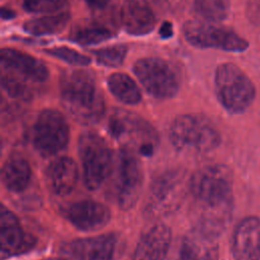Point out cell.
<instances>
[{
	"mask_svg": "<svg viewBox=\"0 0 260 260\" xmlns=\"http://www.w3.org/2000/svg\"><path fill=\"white\" fill-rule=\"evenodd\" d=\"M233 173L224 165L207 166L191 178L196 228L216 236L225 229L233 209Z\"/></svg>",
	"mask_w": 260,
	"mask_h": 260,
	"instance_id": "1",
	"label": "cell"
},
{
	"mask_svg": "<svg viewBox=\"0 0 260 260\" xmlns=\"http://www.w3.org/2000/svg\"><path fill=\"white\" fill-rule=\"evenodd\" d=\"M60 95L65 110L80 124L96 123L105 114L104 95L87 70L65 71L60 79Z\"/></svg>",
	"mask_w": 260,
	"mask_h": 260,
	"instance_id": "2",
	"label": "cell"
},
{
	"mask_svg": "<svg viewBox=\"0 0 260 260\" xmlns=\"http://www.w3.org/2000/svg\"><path fill=\"white\" fill-rule=\"evenodd\" d=\"M111 136L121 149L137 156L150 157L158 147V133L141 116L123 109L112 113L108 123Z\"/></svg>",
	"mask_w": 260,
	"mask_h": 260,
	"instance_id": "3",
	"label": "cell"
},
{
	"mask_svg": "<svg viewBox=\"0 0 260 260\" xmlns=\"http://www.w3.org/2000/svg\"><path fill=\"white\" fill-rule=\"evenodd\" d=\"M173 146L187 153H206L220 143V134L215 125L206 117L186 114L177 117L170 127Z\"/></svg>",
	"mask_w": 260,
	"mask_h": 260,
	"instance_id": "4",
	"label": "cell"
},
{
	"mask_svg": "<svg viewBox=\"0 0 260 260\" xmlns=\"http://www.w3.org/2000/svg\"><path fill=\"white\" fill-rule=\"evenodd\" d=\"M214 86L219 103L233 114L245 112L256 96L254 83L234 63H222L217 66L214 74Z\"/></svg>",
	"mask_w": 260,
	"mask_h": 260,
	"instance_id": "5",
	"label": "cell"
},
{
	"mask_svg": "<svg viewBox=\"0 0 260 260\" xmlns=\"http://www.w3.org/2000/svg\"><path fill=\"white\" fill-rule=\"evenodd\" d=\"M78 152L84 185L89 190L99 189L113 172L115 160L111 148L102 136L89 131L80 135Z\"/></svg>",
	"mask_w": 260,
	"mask_h": 260,
	"instance_id": "6",
	"label": "cell"
},
{
	"mask_svg": "<svg viewBox=\"0 0 260 260\" xmlns=\"http://www.w3.org/2000/svg\"><path fill=\"white\" fill-rule=\"evenodd\" d=\"M191 178L180 169L169 170L152 182L147 198V211L155 216H164L176 211L190 191Z\"/></svg>",
	"mask_w": 260,
	"mask_h": 260,
	"instance_id": "7",
	"label": "cell"
},
{
	"mask_svg": "<svg viewBox=\"0 0 260 260\" xmlns=\"http://www.w3.org/2000/svg\"><path fill=\"white\" fill-rule=\"evenodd\" d=\"M133 71L145 90L155 99H171L179 90L177 72L161 58H141L134 63Z\"/></svg>",
	"mask_w": 260,
	"mask_h": 260,
	"instance_id": "8",
	"label": "cell"
},
{
	"mask_svg": "<svg viewBox=\"0 0 260 260\" xmlns=\"http://www.w3.org/2000/svg\"><path fill=\"white\" fill-rule=\"evenodd\" d=\"M34 147L45 156L64 149L69 140V126L64 116L52 109L42 111L32 127Z\"/></svg>",
	"mask_w": 260,
	"mask_h": 260,
	"instance_id": "9",
	"label": "cell"
},
{
	"mask_svg": "<svg viewBox=\"0 0 260 260\" xmlns=\"http://www.w3.org/2000/svg\"><path fill=\"white\" fill-rule=\"evenodd\" d=\"M184 37L197 48H213L228 52H244L249 43L235 31L209 22L189 20L183 26Z\"/></svg>",
	"mask_w": 260,
	"mask_h": 260,
	"instance_id": "10",
	"label": "cell"
},
{
	"mask_svg": "<svg viewBox=\"0 0 260 260\" xmlns=\"http://www.w3.org/2000/svg\"><path fill=\"white\" fill-rule=\"evenodd\" d=\"M115 165V197L120 208L129 209L135 205L141 192L142 169L138 156L123 149Z\"/></svg>",
	"mask_w": 260,
	"mask_h": 260,
	"instance_id": "11",
	"label": "cell"
},
{
	"mask_svg": "<svg viewBox=\"0 0 260 260\" xmlns=\"http://www.w3.org/2000/svg\"><path fill=\"white\" fill-rule=\"evenodd\" d=\"M2 71L31 82H44L49 77L46 65L34 56L11 48H3L0 52Z\"/></svg>",
	"mask_w": 260,
	"mask_h": 260,
	"instance_id": "12",
	"label": "cell"
},
{
	"mask_svg": "<svg viewBox=\"0 0 260 260\" xmlns=\"http://www.w3.org/2000/svg\"><path fill=\"white\" fill-rule=\"evenodd\" d=\"M235 260H260V218L247 216L236 226L232 239Z\"/></svg>",
	"mask_w": 260,
	"mask_h": 260,
	"instance_id": "13",
	"label": "cell"
},
{
	"mask_svg": "<svg viewBox=\"0 0 260 260\" xmlns=\"http://www.w3.org/2000/svg\"><path fill=\"white\" fill-rule=\"evenodd\" d=\"M64 215L75 228L84 232L101 230L111 219L109 208L93 200H81L70 204Z\"/></svg>",
	"mask_w": 260,
	"mask_h": 260,
	"instance_id": "14",
	"label": "cell"
},
{
	"mask_svg": "<svg viewBox=\"0 0 260 260\" xmlns=\"http://www.w3.org/2000/svg\"><path fill=\"white\" fill-rule=\"evenodd\" d=\"M0 240L1 251L6 256L18 255L31 249L34 238L24 233L17 217L5 206L0 212Z\"/></svg>",
	"mask_w": 260,
	"mask_h": 260,
	"instance_id": "15",
	"label": "cell"
},
{
	"mask_svg": "<svg viewBox=\"0 0 260 260\" xmlns=\"http://www.w3.org/2000/svg\"><path fill=\"white\" fill-rule=\"evenodd\" d=\"M121 21L128 34L144 36L154 28L156 17L147 0H124Z\"/></svg>",
	"mask_w": 260,
	"mask_h": 260,
	"instance_id": "16",
	"label": "cell"
},
{
	"mask_svg": "<svg viewBox=\"0 0 260 260\" xmlns=\"http://www.w3.org/2000/svg\"><path fill=\"white\" fill-rule=\"evenodd\" d=\"M214 234L195 228L182 241V260H219V247Z\"/></svg>",
	"mask_w": 260,
	"mask_h": 260,
	"instance_id": "17",
	"label": "cell"
},
{
	"mask_svg": "<svg viewBox=\"0 0 260 260\" xmlns=\"http://www.w3.org/2000/svg\"><path fill=\"white\" fill-rule=\"evenodd\" d=\"M172 241L171 229L157 223L152 225L139 240L133 260H165Z\"/></svg>",
	"mask_w": 260,
	"mask_h": 260,
	"instance_id": "18",
	"label": "cell"
},
{
	"mask_svg": "<svg viewBox=\"0 0 260 260\" xmlns=\"http://www.w3.org/2000/svg\"><path fill=\"white\" fill-rule=\"evenodd\" d=\"M115 247V237L108 234L73 241L68 250L76 260H113Z\"/></svg>",
	"mask_w": 260,
	"mask_h": 260,
	"instance_id": "19",
	"label": "cell"
},
{
	"mask_svg": "<svg viewBox=\"0 0 260 260\" xmlns=\"http://www.w3.org/2000/svg\"><path fill=\"white\" fill-rule=\"evenodd\" d=\"M46 179L50 190L58 195L69 194L76 186L78 180V169L75 161L67 156H62L48 167Z\"/></svg>",
	"mask_w": 260,
	"mask_h": 260,
	"instance_id": "20",
	"label": "cell"
},
{
	"mask_svg": "<svg viewBox=\"0 0 260 260\" xmlns=\"http://www.w3.org/2000/svg\"><path fill=\"white\" fill-rule=\"evenodd\" d=\"M31 179L29 164L22 157L8 158L2 168V182L10 192L19 193L24 191Z\"/></svg>",
	"mask_w": 260,
	"mask_h": 260,
	"instance_id": "21",
	"label": "cell"
},
{
	"mask_svg": "<svg viewBox=\"0 0 260 260\" xmlns=\"http://www.w3.org/2000/svg\"><path fill=\"white\" fill-rule=\"evenodd\" d=\"M70 13L68 11L54 12L29 19L23 23V29L34 36H47L60 32L68 23Z\"/></svg>",
	"mask_w": 260,
	"mask_h": 260,
	"instance_id": "22",
	"label": "cell"
},
{
	"mask_svg": "<svg viewBox=\"0 0 260 260\" xmlns=\"http://www.w3.org/2000/svg\"><path fill=\"white\" fill-rule=\"evenodd\" d=\"M111 93L126 105H136L141 101V91L136 82L125 73H113L107 79Z\"/></svg>",
	"mask_w": 260,
	"mask_h": 260,
	"instance_id": "23",
	"label": "cell"
},
{
	"mask_svg": "<svg viewBox=\"0 0 260 260\" xmlns=\"http://www.w3.org/2000/svg\"><path fill=\"white\" fill-rule=\"evenodd\" d=\"M114 30L101 21H90L75 27L70 39L81 46H92L114 37Z\"/></svg>",
	"mask_w": 260,
	"mask_h": 260,
	"instance_id": "24",
	"label": "cell"
},
{
	"mask_svg": "<svg viewBox=\"0 0 260 260\" xmlns=\"http://www.w3.org/2000/svg\"><path fill=\"white\" fill-rule=\"evenodd\" d=\"M194 10L207 22H219L229 15L230 0H194Z\"/></svg>",
	"mask_w": 260,
	"mask_h": 260,
	"instance_id": "25",
	"label": "cell"
},
{
	"mask_svg": "<svg viewBox=\"0 0 260 260\" xmlns=\"http://www.w3.org/2000/svg\"><path fill=\"white\" fill-rule=\"evenodd\" d=\"M1 84L2 88L11 98L29 100L32 96V92L30 90V87L27 85L26 81L16 77L15 75L9 72L2 71Z\"/></svg>",
	"mask_w": 260,
	"mask_h": 260,
	"instance_id": "26",
	"label": "cell"
},
{
	"mask_svg": "<svg viewBox=\"0 0 260 260\" xmlns=\"http://www.w3.org/2000/svg\"><path fill=\"white\" fill-rule=\"evenodd\" d=\"M128 48L125 45H114L93 51L96 61L103 66L116 67L121 65L127 55Z\"/></svg>",
	"mask_w": 260,
	"mask_h": 260,
	"instance_id": "27",
	"label": "cell"
},
{
	"mask_svg": "<svg viewBox=\"0 0 260 260\" xmlns=\"http://www.w3.org/2000/svg\"><path fill=\"white\" fill-rule=\"evenodd\" d=\"M46 53L72 65L85 66L90 63V58L68 47H57L46 50Z\"/></svg>",
	"mask_w": 260,
	"mask_h": 260,
	"instance_id": "28",
	"label": "cell"
},
{
	"mask_svg": "<svg viewBox=\"0 0 260 260\" xmlns=\"http://www.w3.org/2000/svg\"><path fill=\"white\" fill-rule=\"evenodd\" d=\"M67 0H22L23 8L31 13H54L59 11Z\"/></svg>",
	"mask_w": 260,
	"mask_h": 260,
	"instance_id": "29",
	"label": "cell"
},
{
	"mask_svg": "<svg viewBox=\"0 0 260 260\" xmlns=\"http://www.w3.org/2000/svg\"><path fill=\"white\" fill-rule=\"evenodd\" d=\"M246 13L250 22L260 28V0H248Z\"/></svg>",
	"mask_w": 260,
	"mask_h": 260,
	"instance_id": "30",
	"label": "cell"
},
{
	"mask_svg": "<svg viewBox=\"0 0 260 260\" xmlns=\"http://www.w3.org/2000/svg\"><path fill=\"white\" fill-rule=\"evenodd\" d=\"M87 6L92 10H103L108 7L110 0H84Z\"/></svg>",
	"mask_w": 260,
	"mask_h": 260,
	"instance_id": "31",
	"label": "cell"
},
{
	"mask_svg": "<svg viewBox=\"0 0 260 260\" xmlns=\"http://www.w3.org/2000/svg\"><path fill=\"white\" fill-rule=\"evenodd\" d=\"M159 36L162 39H169L173 36V25L171 22H165L159 28Z\"/></svg>",
	"mask_w": 260,
	"mask_h": 260,
	"instance_id": "32",
	"label": "cell"
},
{
	"mask_svg": "<svg viewBox=\"0 0 260 260\" xmlns=\"http://www.w3.org/2000/svg\"><path fill=\"white\" fill-rule=\"evenodd\" d=\"M1 15H2V18H4V19H9V18H12V17L14 16V13H13L11 10H9V9H7V8H5V7H3L2 10H1Z\"/></svg>",
	"mask_w": 260,
	"mask_h": 260,
	"instance_id": "33",
	"label": "cell"
},
{
	"mask_svg": "<svg viewBox=\"0 0 260 260\" xmlns=\"http://www.w3.org/2000/svg\"><path fill=\"white\" fill-rule=\"evenodd\" d=\"M43 260H66V259H62V258H46Z\"/></svg>",
	"mask_w": 260,
	"mask_h": 260,
	"instance_id": "34",
	"label": "cell"
},
{
	"mask_svg": "<svg viewBox=\"0 0 260 260\" xmlns=\"http://www.w3.org/2000/svg\"><path fill=\"white\" fill-rule=\"evenodd\" d=\"M181 260H182V259H181Z\"/></svg>",
	"mask_w": 260,
	"mask_h": 260,
	"instance_id": "35",
	"label": "cell"
}]
</instances>
